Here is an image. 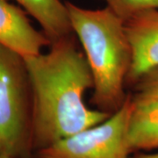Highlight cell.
<instances>
[{"label": "cell", "mask_w": 158, "mask_h": 158, "mask_svg": "<svg viewBox=\"0 0 158 158\" xmlns=\"http://www.w3.org/2000/svg\"><path fill=\"white\" fill-rule=\"evenodd\" d=\"M15 1L37 20L51 42L73 34L66 4L61 0Z\"/></svg>", "instance_id": "obj_8"}, {"label": "cell", "mask_w": 158, "mask_h": 158, "mask_svg": "<svg viewBox=\"0 0 158 158\" xmlns=\"http://www.w3.org/2000/svg\"><path fill=\"white\" fill-rule=\"evenodd\" d=\"M48 50L25 57L33 93L32 148L39 151L111 115L86 106L93 78L72 34L51 42Z\"/></svg>", "instance_id": "obj_1"}, {"label": "cell", "mask_w": 158, "mask_h": 158, "mask_svg": "<svg viewBox=\"0 0 158 158\" xmlns=\"http://www.w3.org/2000/svg\"><path fill=\"white\" fill-rule=\"evenodd\" d=\"M50 44V40L34 28L21 9L0 0V45L25 58L39 55Z\"/></svg>", "instance_id": "obj_6"}, {"label": "cell", "mask_w": 158, "mask_h": 158, "mask_svg": "<svg viewBox=\"0 0 158 158\" xmlns=\"http://www.w3.org/2000/svg\"><path fill=\"white\" fill-rule=\"evenodd\" d=\"M128 138L132 151L158 148V98L133 95Z\"/></svg>", "instance_id": "obj_7"}, {"label": "cell", "mask_w": 158, "mask_h": 158, "mask_svg": "<svg viewBox=\"0 0 158 158\" xmlns=\"http://www.w3.org/2000/svg\"><path fill=\"white\" fill-rule=\"evenodd\" d=\"M133 158H158V153L156 154H140Z\"/></svg>", "instance_id": "obj_11"}, {"label": "cell", "mask_w": 158, "mask_h": 158, "mask_svg": "<svg viewBox=\"0 0 158 158\" xmlns=\"http://www.w3.org/2000/svg\"><path fill=\"white\" fill-rule=\"evenodd\" d=\"M73 33L83 47L93 78L90 101L112 115L122 106L133 53L125 21L108 6L91 10L66 2Z\"/></svg>", "instance_id": "obj_2"}, {"label": "cell", "mask_w": 158, "mask_h": 158, "mask_svg": "<svg viewBox=\"0 0 158 158\" xmlns=\"http://www.w3.org/2000/svg\"><path fill=\"white\" fill-rule=\"evenodd\" d=\"M133 59L127 84L158 68V9L141 11L125 22Z\"/></svg>", "instance_id": "obj_5"}, {"label": "cell", "mask_w": 158, "mask_h": 158, "mask_svg": "<svg viewBox=\"0 0 158 158\" xmlns=\"http://www.w3.org/2000/svg\"><path fill=\"white\" fill-rule=\"evenodd\" d=\"M0 158H11V157H7V156H0Z\"/></svg>", "instance_id": "obj_12"}, {"label": "cell", "mask_w": 158, "mask_h": 158, "mask_svg": "<svg viewBox=\"0 0 158 158\" xmlns=\"http://www.w3.org/2000/svg\"><path fill=\"white\" fill-rule=\"evenodd\" d=\"M133 95L99 124L83 130L39 151L40 158H128L132 151L128 125Z\"/></svg>", "instance_id": "obj_4"}, {"label": "cell", "mask_w": 158, "mask_h": 158, "mask_svg": "<svg viewBox=\"0 0 158 158\" xmlns=\"http://www.w3.org/2000/svg\"><path fill=\"white\" fill-rule=\"evenodd\" d=\"M33 93L25 58L0 45V156L19 158L32 147Z\"/></svg>", "instance_id": "obj_3"}, {"label": "cell", "mask_w": 158, "mask_h": 158, "mask_svg": "<svg viewBox=\"0 0 158 158\" xmlns=\"http://www.w3.org/2000/svg\"><path fill=\"white\" fill-rule=\"evenodd\" d=\"M134 85L136 96L158 98V68L142 76Z\"/></svg>", "instance_id": "obj_10"}, {"label": "cell", "mask_w": 158, "mask_h": 158, "mask_svg": "<svg viewBox=\"0 0 158 158\" xmlns=\"http://www.w3.org/2000/svg\"><path fill=\"white\" fill-rule=\"evenodd\" d=\"M106 2L125 22L141 11L158 9V0H106Z\"/></svg>", "instance_id": "obj_9"}]
</instances>
